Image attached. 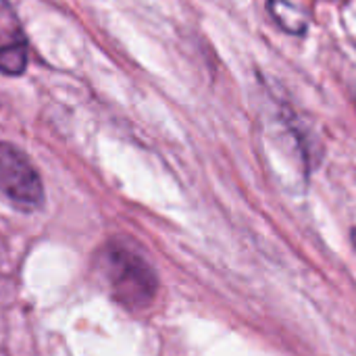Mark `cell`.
I'll return each instance as SVG.
<instances>
[{
  "instance_id": "6da1fadb",
  "label": "cell",
  "mask_w": 356,
  "mask_h": 356,
  "mask_svg": "<svg viewBox=\"0 0 356 356\" xmlns=\"http://www.w3.org/2000/svg\"><path fill=\"white\" fill-rule=\"evenodd\" d=\"M104 271L111 290L121 305L142 309L152 302L156 294V275L138 254L113 248L104 254Z\"/></svg>"
},
{
  "instance_id": "7a4b0ae2",
  "label": "cell",
  "mask_w": 356,
  "mask_h": 356,
  "mask_svg": "<svg viewBox=\"0 0 356 356\" xmlns=\"http://www.w3.org/2000/svg\"><path fill=\"white\" fill-rule=\"evenodd\" d=\"M0 194L27 211L44 202V186L35 167L19 148L6 142H0Z\"/></svg>"
},
{
  "instance_id": "3957f363",
  "label": "cell",
  "mask_w": 356,
  "mask_h": 356,
  "mask_svg": "<svg viewBox=\"0 0 356 356\" xmlns=\"http://www.w3.org/2000/svg\"><path fill=\"white\" fill-rule=\"evenodd\" d=\"M271 17L280 27H284L288 33H305L309 27L307 10L296 0H269L267 2Z\"/></svg>"
},
{
  "instance_id": "277c9868",
  "label": "cell",
  "mask_w": 356,
  "mask_h": 356,
  "mask_svg": "<svg viewBox=\"0 0 356 356\" xmlns=\"http://www.w3.org/2000/svg\"><path fill=\"white\" fill-rule=\"evenodd\" d=\"M15 44H25V35L19 17L8 4V0H0V50Z\"/></svg>"
},
{
  "instance_id": "5b68a950",
  "label": "cell",
  "mask_w": 356,
  "mask_h": 356,
  "mask_svg": "<svg viewBox=\"0 0 356 356\" xmlns=\"http://www.w3.org/2000/svg\"><path fill=\"white\" fill-rule=\"evenodd\" d=\"M27 65L25 44H15L0 50V71L6 75H21Z\"/></svg>"
},
{
  "instance_id": "8992f818",
  "label": "cell",
  "mask_w": 356,
  "mask_h": 356,
  "mask_svg": "<svg viewBox=\"0 0 356 356\" xmlns=\"http://www.w3.org/2000/svg\"><path fill=\"white\" fill-rule=\"evenodd\" d=\"M353 244H355V248H356V229L353 232Z\"/></svg>"
}]
</instances>
